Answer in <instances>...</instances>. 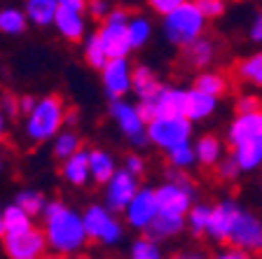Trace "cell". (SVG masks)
I'll return each instance as SVG.
<instances>
[{
  "label": "cell",
  "mask_w": 262,
  "mask_h": 259,
  "mask_svg": "<svg viewBox=\"0 0 262 259\" xmlns=\"http://www.w3.org/2000/svg\"><path fill=\"white\" fill-rule=\"evenodd\" d=\"M45 236L49 248H54L59 254L77 252L89 238L84 220L63 203H49L45 208Z\"/></svg>",
  "instance_id": "obj_1"
},
{
  "label": "cell",
  "mask_w": 262,
  "mask_h": 259,
  "mask_svg": "<svg viewBox=\"0 0 262 259\" xmlns=\"http://www.w3.org/2000/svg\"><path fill=\"white\" fill-rule=\"evenodd\" d=\"M204 26H206V16L194 3H183L178 10L164 16V33L178 47H187L202 38Z\"/></svg>",
  "instance_id": "obj_2"
},
{
  "label": "cell",
  "mask_w": 262,
  "mask_h": 259,
  "mask_svg": "<svg viewBox=\"0 0 262 259\" xmlns=\"http://www.w3.org/2000/svg\"><path fill=\"white\" fill-rule=\"evenodd\" d=\"M66 122V108L61 96H47L35 103L26 119V135L31 140H49Z\"/></svg>",
  "instance_id": "obj_3"
},
{
  "label": "cell",
  "mask_w": 262,
  "mask_h": 259,
  "mask_svg": "<svg viewBox=\"0 0 262 259\" xmlns=\"http://www.w3.org/2000/svg\"><path fill=\"white\" fill-rule=\"evenodd\" d=\"M192 131V122L187 117H155L147 122V138L157 147L169 152L171 147L187 143Z\"/></svg>",
  "instance_id": "obj_4"
},
{
  "label": "cell",
  "mask_w": 262,
  "mask_h": 259,
  "mask_svg": "<svg viewBox=\"0 0 262 259\" xmlns=\"http://www.w3.org/2000/svg\"><path fill=\"white\" fill-rule=\"evenodd\" d=\"M138 110L145 122H152L155 117H185V91L162 86L155 96L143 98Z\"/></svg>",
  "instance_id": "obj_5"
},
{
  "label": "cell",
  "mask_w": 262,
  "mask_h": 259,
  "mask_svg": "<svg viewBox=\"0 0 262 259\" xmlns=\"http://www.w3.org/2000/svg\"><path fill=\"white\" fill-rule=\"evenodd\" d=\"M126 21H129L126 10H113L108 16H105L103 28L98 31V35L103 40L105 52H108L110 59H124V56L129 54V49H134L129 42Z\"/></svg>",
  "instance_id": "obj_6"
},
{
  "label": "cell",
  "mask_w": 262,
  "mask_h": 259,
  "mask_svg": "<svg viewBox=\"0 0 262 259\" xmlns=\"http://www.w3.org/2000/svg\"><path fill=\"white\" fill-rule=\"evenodd\" d=\"M227 241L246 252H262V222L246 210H236Z\"/></svg>",
  "instance_id": "obj_7"
},
{
  "label": "cell",
  "mask_w": 262,
  "mask_h": 259,
  "mask_svg": "<svg viewBox=\"0 0 262 259\" xmlns=\"http://www.w3.org/2000/svg\"><path fill=\"white\" fill-rule=\"evenodd\" d=\"M82 220H84L87 236L98 241V243L115 245L117 241H122V224L115 220L105 208H101V205L87 208V213L82 215Z\"/></svg>",
  "instance_id": "obj_8"
},
{
  "label": "cell",
  "mask_w": 262,
  "mask_h": 259,
  "mask_svg": "<svg viewBox=\"0 0 262 259\" xmlns=\"http://www.w3.org/2000/svg\"><path fill=\"white\" fill-rule=\"evenodd\" d=\"M47 245L49 243L45 231H38V229H28L24 233H12V236H5V241H3L5 254L10 259H42Z\"/></svg>",
  "instance_id": "obj_9"
},
{
  "label": "cell",
  "mask_w": 262,
  "mask_h": 259,
  "mask_svg": "<svg viewBox=\"0 0 262 259\" xmlns=\"http://www.w3.org/2000/svg\"><path fill=\"white\" fill-rule=\"evenodd\" d=\"M110 114H113L115 122L120 124V129L124 131L136 145H145L147 133H145V119L141 117V110L124 101H120V98H115L113 105H110Z\"/></svg>",
  "instance_id": "obj_10"
},
{
  "label": "cell",
  "mask_w": 262,
  "mask_h": 259,
  "mask_svg": "<svg viewBox=\"0 0 262 259\" xmlns=\"http://www.w3.org/2000/svg\"><path fill=\"white\" fill-rule=\"evenodd\" d=\"M138 192L136 175L131 171H115V175L108 180V192H105V201H108L110 210H126V205Z\"/></svg>",
  "instance_id": "obj_11"
},
{
  "label": "cell",
  "mask_w": 262,
  "mask_h": 259,
  "mask_svg": "<svg viewBox=\"0 0 262 259\" xmlns=\"http://www.w3.org/2000/svg\"><path fill=\"white\" fill-rule=\"evenodd\" d=\"M157 215H159V203H157L155 192L138 189L136 196L131 199V203L126 205V220H129V224L136 229H147Z\"/></svg>",
  "instance_id": "obj_12"
},
{
  "label": "cell",
  "mask_w": 262,
  "mask_h": 259,
  "mask_svg": "<svg viewBox=\"0 0 262 259\" xmlns=\"http://www.w3.org/2000/svg\"><path fill=\"white\" fill-rule=\"evenodd\" d=\"M131 68L126 63V59H110L103 65V84L105 91L110 93V98H120L129 91L131 86Z\"/></svg>",
  "instance_id": "obj_13"
},
{
  "label": "cell",
  "mask_w": 262,
  "mask_h": 259,
  "mask_svg": "<svg viewBox=\"0 0 262 259\" xmlns=\"http://www.w3.org/2000/svg\"><path fill=\"white\" fill-rule=\"evenodd\" d=\"M262 138V112L239 114L229 126V143L232 147L248 140H260Z\"/></svg>",
  "instance_id": "obj_14"
},
{
  "label": "cell",
  "mask_w": 262,
  "mask_h": 259,
  "mask_svg": "<svg viewBox=\"0 0 262 259\" xmlns=\"http://www.w3.org/2000/svg\"><path fill=\"white\" fill-rule=\"evenodd\" d=\"M155 196H157V203H159V210L164 213H180V215H185V210L190 208L192 203V192H187V189L178 187V184L173 182H166L164 187H159L157 192H155Z\"/></svg>",
  "instance_id": "obj_15"
},
{
  "label": "cell",
  "mask_w": 262,
  "mask_h": 259,
  "mask_svg": "<svg viewBox=\"0 0 262 259\" xmlns=\"http://www.w3.org/2000/svg\"><path fill=\"white\" fill-rule=\"evenodd\" d=\"M236 203L232 201H225V203L215 205L211 210V220H208V227H206V233L215 241H227L229 236V227H232V220L236 215Z\"/></svg>",
  "instance_id": "obj_16"
},
{
  "label": "cell",
  "mask_w": 262,
  "mask_h": 259,
  "mask_svg": "<svg viewBox=\"0 0 262 259\" xmlns=\"http://www.w3.org/2000/svg\"><path fill=\"white\" fill-rule=\"evenodd\" d=\"M54 23L66 40H73V42H75V40H80L82 35H84V19H82V12L73 10V7L59 5L56 16H54Z\"/></svg>",
  "instance_id": "obj_17"
},
{
  "label": "cell",
  "mask_w": 262,
  "mask_h": 259,
  "mask_svg": "<svg viewBox=\"0 0 262 259\" xmlns=\"http://www.w3.org/2000/svg\"><path fill=\"white\" fill-rule=\"evenodd\" d=\"M213 110H215V96H208V93L199 91V89L185 91V117L190 122L206 119Z\"/></svg>",
  "instance_id": "obj_18"
},
{
  "label": "cell",
  "mask_w": 262,
  "mask_h": 259,
  "mask_svg": "<svg viewBox=\"0 0 262 259\" xmlns=\"http://www.w3.org/2000/svg\"><path fill=\"white\" fill-rule=\"evenodd\" d=\"M185 227V217L180 213H164L159 210V215L152 220V224L147 227V236L150 238H169V236H176L180 229Z\"/></svg>",
  "instance_id": "obj_19"
},
{
  "label": "cell",
  "mask_w": 262,
  "mask_h": 259,
  "mask_svg": "<svg viewBox=\"0 0 262 259\" xmlns=\"http://www.w3.org/2000/svg\"><path fill=\"white\" fill-rule=\"evenodd\" d=\"M92 175V168H89V152L77 150L73 157L66 159L63 163V178L73 184H84Z\"/></svg>",
  "instance_id": "obj_20"
},
{
  "label": "cell",
  "mask_w": 262,
  "mask_h": 259,
  "mask_svg": "<svg viewBox=\"0 0 262 259\" xmlns=\"http://www.w3.org/2000/svg\"><path fill=\"white\" fill-rule=\"evenodd\" d=\"M234 161L239 163L241 171H253L262 163V138L260 140H248L241 143V145H234Z\"/></svg>",
  "instance_id": "obj_21"
},
{
  "label": "cell",
  "mask_w": 262,
  "mask_h": 259,
  "mask_svg": "<svg viewBox=\"0 0 262 259\" xmlns=\"http://www.w3.org/2000/svg\"><path fill=\"white\" fill-rule=\"evenodd\" d=\"M131 89H134L143 101V98L155 96V93L162 89V84L157 82V77H155V73L150 70V68L138 65V68H134V73H131Z\"/></svg>",
  "instance_id": "obj_22"
},
{
  "label": "cell",
  "mask_w": 262,
  "mask_h": 259,
  "mask_svg": "<svg viewBox=\"0 0 262 259\" xmlns=\"http://www.w3.org/2000/svg\"><path fill=\"white\" fill-rule=\"evenodd\" d=\"M56 10H59V0H26V16L28 21L47 26L54 21Z\"/></svg>",
  "instance_id": "obj_23"
},
{
  "label": "cell",
  "mask_w": 262,
  "mask_h": 259,
  "mask_svg": "<svg viewBox=\"0 0 262 259\" xmlns=\"http://www.w3.org/2000/svg\"><path fill=\"white\" fill-rule=\"evenodd\" d=\"M213 54H215V47H213L211 40L199 38L185 47V63L192 65V68H204L213 61Z\"/></svg>",
  "instance_id": "obj_24"
},
{
  "label": "cell",
  "mask_w": 262,
  "mask_h": 259,
  "mask_svg": "<svg viewBox=\"0 0 262 259\" xmlns=\"http://www.w3.org/2000/svg\"><path fill=\"white\" fill-rule=\"evenodd\" d=\"M3 222H5V236H12V233H24L31 227V215L24 210L21 205H7L3 210Z\"/></svg>",
  "instance_id": "obj_25"
},
{
  "label": "cell",
  "mask_w": 262,
  "mask_h": 259,
  "mask_svg": "<svg viewBox=\"0 0 262 259\" xmlns=\"http://www.w3.org/2000/svg\"><path fill=\"white\" fill-rule=\"evenodd\" d=\"M89 168H92V175L96 182H108V180L115 175V161L103 150L89 152Z\"/></svg>",
  "instance_id": "obj_26"
},
{
  "label": "cell",
  "mask_w": 262,
  "mask_h": 259,
  "mask_svg": "<svg viewBox=\"0 0 262 259\" xmlns=\"http://www.w3.org/2000/svg\"><path fill=\"white\" fill-rule=\"evenodd\" d=\"M28 16L21 10H14V7H5L0 10V33L5 35H19V33L26 31Z\"/></svg>",
  "instance_id": "obj_27"
},
{
  "label": "cell",
  "mask_w": 262,
  "mask_h": 259,
  "mask_svg": "<svg viewBox=\"0 0 262 259\" xmlns=\"http://www.w3.org/2000/svg\"><path fill=\"white\" fill-rule=\"evenodd\" d=\"M236 75H239V80L248 82V84L262 86V52H257V54L241 61V63L236 65Z\"/></svg>",
  "instance_id": "obj_28"
},
{
  "label": "cell",
  "mask_w": 262,
  "mask_h": 259,
  "mask_svg": "<svg viewBox=\"0 0 262 259\" xmlns=\"http://www.w3.org/2000/svg\"><path fill=\"white\" fill-rule=\"evenodd\" d=\"M84 59H87V63L92 65V68H98V70H103V65L110 61L108 52H105V44L98 33L92 35V38L87 40V44H84Z\"/></svg>",
  "instance_id": "obj_29"
},
{
  "label": "cell",
  "mask_w": 262,
  "mask_h": 259,
  "mask_svg": "<svg viewBox=\"0 0 262 259\" xmlns=\"http://www.w3.org/2000/svg\"><path fill=\"white\" fill-rule=\"evenodd\" d=\"M194 152H196V159H199L204 166H213V163L220 159V154H223V152H220V140L215 135H204V138H199Z\"/></svg>",
  "instance_id": "obj_30"
},
{
  "label": "cell",
  "mask_w": 262,
  "mask_h": 259,
  "mask_svg": "<svg viewBox=\"0 0 262 259\" xmlns=\"http://www.w3.org/2000/svg\"><path fill=\"white\" fill-rule=\"evenodd\" d=\"M194 89L218 98L220 93L227 91V80H225L223 75H218V73H202V75L194 80Z\"/></svg>",
  "instance_id": "obj_31"
},
{
  "label": "cell",
  "mask_w": 262,
  "mask_h": 259,
  "mask_svg": "<svg viewBox=\"0 0 262 259\" xmlns=\"http://www.w3.org/2000/svg\"><path fill=\"white\" fill-rule=\"evenodd\" d=\"M16 205H21L24 210L28 213L31 217L40 215V213H45V208H47V201H45V196L40 194V192H33V189H24V192H19L16 194Z\"/></svg>",
  "instance_id": "obj_32"
},
{
  "label": "cell",
  "mask_w": 262,
  "mask_h": 259,
  "mask_svg": "<svg viewBox=\"0 0 262 259\" xmlns=\"http://www.w3.org/2000/svg\"><path fill=\"white\" fill-rule=\"evenodd\" d=\"M80 150V138L73 131H66V133H59L54 140V154L59 159H68L73 157L75 152Z\"/></svg>",
  "instance_id": "obj_33"
},
{
  "label": "cell",
  "mask_w": 262,
  "mask_h": 259,
  "mask_svg": "<svg viewBox=\"0 0 262 259\" xmlns=\"http://www.w3.org/2000/svg\"><path fill=\"white\" fill-rule=\"evenodd\" d=\"M126 31H129V42L131 47H143L150 38V23L143 19V16H136L126 23Z\"/></svg>",
  "instance_id": "obj_34"
},
{
  "label": "cell",
  "mask_w": 262,
  "mask_h": 259,
  "mask_svg": "<svg viewBox=\"0 0 262 259\" xmlns=\"http://www.w3.org/2000/svg\"><path fill=\"white\" fill-rule=\"evenodd\" d=\"M131 259H162V252H159V245L155 243V238H138L131 248Z\"/></svg>",
  "instance_id": "obj_35"
},
{
  "label": "cell",
  "mask_w": 262,
  "mask_h": 259,
  "mask_svg": "<svg viewBox=\"0 0 262 259\" xmlns=\"http://www.w3.org/2000/svg\"><path fill=\"white\" fill-rule=\"evenodd\" d=\"M196 159V152L192 150L187 143H183V145H176L169 150V161L173 168H187L192 166V161Z\"/></svg>",
  "instance_id": "obj_36"
},
{
  "label": "cell",
  "mask_w": 262,
  "mask_h": 259,
  "mask_svg": "<svg viewBox=\"0 0 262 259\" xmlns=\"http://www.w3.org/2000/svg\"><path fill=\"white\" fill-rule=\"evenodd\" d=\"M211 210L208 205H196L190 210V229L196 233V236H202L206 233V227H208V220H211Z\"/></svg>",
  "instance_id": "obj_37"
},
{
  "label": "cell",
  "mask_w": 262,
  "mask_h": 259,
  "mask_svg": "<svg viewBox=\"0 0 262 259\" xmlns=\"http://www.w3.org/2000/svg\"><path fill=\"white\" fill-rule=\"evenodd\" d=\"M194 5L202 10L206 19H215L225 12V0H194Z\"/></svg>",
  "instance_id": "obj_38"
},
{
  "label": "cell",
  "mask_w": 262,
  "mask_h": 259,
  "mask_svg": "<svg viewBox=\"0 0 262 259\" xmlns=\"http://www.w3.org/2000/svg\"><path fill=\"white\" fill-rule=\"evenodd\" d=\"M236 112L239 114H251V112H262V101L257 96H244L236 103Z\"/></svg>",
  "instance_id": "obj_39"
},
{
  "label": "cell",
  "mask_w": 262,
  "mask_h": 259,
  "mask_svg": "<svg viewBox=\"0 0 262 259\" xmlns=\"http://www.w3.org/2000/svg\"><path fill=\"white\" fill-rule=\"evenodd\" d=\"M150 3V7H152L157 14H162V16H166L169 12H173V10H178L183 3H187V0H147Z\"/></svg>",
  "instance_id": "obj_40"
},
{
  "label": "cell",
  "mask_w": 262,
  "mask_h": 259,
  "mask_svg": "<svg viewBox=\"0 0 262 259\" xmlns=\"http://www.w3.org/2000/svg\"><path fill=\"white\" fill-rule=\"evenodd\" d=\"M166 182H173V184H178V187H183V189H187V192L194 194V184H192V180L187 178L183 171H169V180H166Z\"/></svg>",
  "instance_id": "obj_41"
},
{
  "label": "cell",
  "mask_w": 262,
  "mask_h": 259,
  "mask_svg": "<svg viewBox=\"0 0 262 259\" xmlns=\"http://www.w3.org/2000/svg\"><path fill=\"white\" fill-rule=\"evenodd\" d=\"M89 12H92L94 19H105L110 14V7H108V0H92L89 3Z\"/></svg>",
  "instance_id": "obj_42"
},
{
  "label": "cell",
  "mask_w": 262,
  "mask_h": 259,
  "mask_svg": "<svg viewBox=\"0 0 262 259\" xmlns=\"http://www.w3.org/2000/svg\"><path fill=\"white\" fill-rule=\"evenodd\" d=\"M241 168H239V163L234 161V157H229L227 161L223 163V166L218 168V173H220V178H225V180H229V178H234L236 173H239Z\"/></svg>",
  "instance_id": "obj_43"
},
{
  "label": "cell",
  "mask_w": 262,
  "mask_h": 259,
  "mask_svg": "<svg viewBox=\"0 0 262 259\" xmlns=\"http://www.w3.org/2000/svg\"><path fill=\"white\" fill-rule=\"evenodd\" d=\"M251 40L253 42H262V12H257L251 23Z\"/></svg>",
  "instance_id": "obj_44"
},
{
  "label": "cell",
  "mask_w": 262,
  "mask_h": 259,
  "mask_svg": "<svg viewBox=\"0 0 262 259\" xmlns=\"http://www.w3.org/2000/svg\"><path fill=\"white\" fill-rule=\"evenodd\" d=\"M126 171H131L134 175H141V173H143V159L136 157V154L126 157Z\"/></svg>",
  "instance_id": "obj_45"
},
{
  "label": "cell",
  "mask_w": 262,
  "mask_h": 259,
  "mask_svg": "<svg viewBox=\"0 0 262 259\" xmlns=\"http://www.w3.org/2000/svg\"><path fill=\"white\" fill-rule=\"evenodd\" d=\"M215 259H251V254L246 252V250L232 248V250H227V252H220Z\"/></svg>",
  "instance_id": "obj_46"
},
{
  "label": "cell",
  "mask_w": 262,
  "mask_h": 259,
  "mask_svg": "<svg viewBox=\"0 0 262 259\" xmlns=\"http://www.w3.org/2000/svg\"><path fill=\"white\" fill-rule=\"evenodd\" d=\"M16 110H19V101H14V96L5 93V96H3V112L16 114Z\"/></svg>",
  "instance_id": "obj_47"
},
{
  "label": "cell",
  "mask_w": 262,
  "mask_h": 259,
  "mask_svg": "<svg viewBox=\"0 0 262 259\" xmlns=\"http://www.w3.org/2000/svg\"><path fill=\"white\" fill-rule=\"evenodd\" d=\"M33 108H35V101H33L31 96H24L21 101H19V110H21L24 114H31Z\"/></svg>",
  "instance_id": "obj_48"
},
{
  "label": "cell",
  "mask_w": 262,
  "mask_h": 259,
  "mask_svg": "<svg viewBox=\"0 0 262 259\" xmlns=\"http://www.w3.org/2000/svg\"><path fill=\"white\" fill-rule=\"evenodd\" d=\"M59 5H63V7H73V10L82 12V10H84V0H59Z\"/></svg>",
  "instance_id": "obj_49"
},
{
  "label": "cell",
  "mask_w": 262,
  "mask_h": 259,
  "mask_svg": "<svg viewBox=\"0 0 262 259\" xmlns=\"http://www.w3.org/2000/svg\"><path fill=\"white\" fill-rule=\"evenodd\" d=\"M173 259H206V257H202V254H176Z\"/></svg>",
  "instance_id": "obj_50"
},
{
  "label": "cell",
  "mask_w": 262,
  "mask_h": 259,
  "mask_svg": "<svg viewBox=\"0 0 262 259\" xmlns=\"http://www.w3.org/2000/svg\"><path fill=\"white\" fill-rule=\"evenodd\" d=\"M3 133H5V112L0 108V138H3Z\"/></svg>",
  "instance_id": "obj_51"
},
{
  "label": "cell",
  "mask_w": 262,
  "mask_h": 259,
  "mask_svg": "<svg viewBox=\"0 0 262 259\" xmlns=\"http://www.w3.org/2000/svg\"><path fill=\"white\" fill-rule=\"evenodd\" d=\"M0 238H5V222H3V210H0Z\"/></svg>",
  "instance_id": "obj_52"
},
{
  "label": "cell",
  "mask_w": 262,
  "mask_h": 259,
  "mask_svg": "<svg viewBox=\"0 0 262 259\" xmlns=\"http://www.w3.org/2000/svg\"><path fill=\"white\" fill-rule=\"evenodd\" d=\"M0 173H3V157H0Z\"/></svg>",
  "instance_id": "obj_53"
},
{
  "label": "cell",
  "mask_w": 262,
  "mask_h": 259,
  "mask_svg": "<svg viewBox=\"0 0 262 259\" xmlns=\"http://www.w3.org/2000/svg\"><path fill=\"white\" fill-rule=\"evenodd\" d=\"M42 259H59V257H42Z\"/></svg>",
  "instance_id": "obj_54"
},
{
  "label": "cell",
  "mask_w": 262,
  "mask_h": 259,
  "mask_svg": "<svg viewBox=\"0 0 262 259\" xmlns=\"http://www.w3.org/2000/svg\"><path fill=\"white\" fill-rule=\"evenodd\" d=\"M73 259H87V257H73Z\"/></svg>",
  "instance_id": "obj_55"
}]
</instances>
